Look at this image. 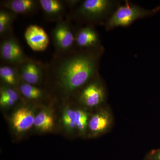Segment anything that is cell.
<instances>
[{
    "mask_svg": "<svg viewBox=\"0 0 160 160\" xmlns=\"http://www.w3.org/2000/svg\"><path fill=\"white\" fill-rule=\"evenodd\" d=\"M98 48L75 47L64 52H55L46 65L45 76L64 97L73 94L87 84L97 73Z\"/></svg>",
    "mask_w": 160,
    "mask_h": 160,
    "instance_id": "obj_1",
    "label": "cell"
},
{
    "mask_svg": "<svg viewBox=\"0 0 160 160\" xmlns=\"http://www.w3.org/2000/svg\"><path fill=\"white\" fill-rule=\"evenodd\" d=\"M112 6V3L108 0H85L67 14L66 19L70 22H98L108 13Z\"/></svg>",
    "mask_w": 160,
    "mask_h": 160,
    "instance_id": "obj_2",
    "label": "cell"
},
{
    "mask_svg": "<svg viewBox=\"0 0 160 160\" xmlns=\"http://www.w3.org/2000/svg\"><path fill=\"white\" fill-rule=\"evenodd\" d=\"M159 10V7L146 9L126 2L118 7L107 21L106 29L109 30L116 27L129 26L136 20L151 16Z\"/></svg>",
    "mask_w": 160,
    "mask_h": 160,
    "instance_id": "obj_3",
    "label": "cell"
},
{
    "mask_svg": "<svg viewBox=\"0 0 160 160\" xmlns=\"http://www.w3.org/2000/svg\"><path fill=\"white\" fill-rule=\"evenodd\" d=\"M55 52L69 51L75 47V31L70 21L63 19L57 22L51 32Z\"/></svg>",
    "mask_w": 160,
    "mask_h": 160,
    "instance_id": "obj_4",
    "label": "cell"
},
{
    "mask_svg": "<svg viewBox=\"0 0 160 160\" xmlns=\"http://www.w3.org/2000/svg\"><path fill=\"white\" fill-rule=\"evenodd\" d=\"M0 57L6 65L17 66L28 59L19 42L13 34L2 38L0 43Z\"/></svg>",
    "mask_w": 160,
    "mask_h": 160,
    "instance_id": "obj_5",
    "label": "cell"
},
{
    "mask_svg": "<svg viewBox=\"0 0 160 160\" xmlns=\"http://www.w3.org/2000/svg\"><path fill=\"white\" fill-rule=\"evenodd\" d=\"M20 78L31 85L40 84L45 76L46 65L32 59H28L17 66Z\"/></svg>",
    "mask_w": 160,
    "mask_h": 160,
    "instance_id": "obj_6",
    "label": "cell"
},
{
    "mask_svg": "<svg viewBox=\"0 0 160 160\" xmlns=\"http://www.w3.org/2000/svg\"><path fill=\"white\" fill-rule=\"evenodd\" d=\"M105 98V92L102 83L95 79L86 84L79 96L80 102L88 107H94L101 105Z\"/></svg>",
    "mask_w": 160,
    "mask_h": 160,
    "instance_id": "obj_7",
    "label": "cell"
},
{
    "mask_svg": "<svg viewBox=\"0 0 160 160\" xmlns=\"http://www.w3.org/2000/svg\"><path fill=\"white\" fill-rule=\"evenodd\" d=\"M26 42L33 51H43L49 46V39L46 31L36 25L28 26L24 33Z\"/></svg>",
    "mask_w": 160,
    "mask_h": 160,
    "instance_id": "obj_8",
    "label": "cell"
},
{
    "mask_svg": "<svg viewBox=\"0 0 160 160\" xmlns=\"http://www.w3.org/2000/svg\"><path fill=\"white\" fill-rule=\"evenodd\" d=\"M1 5L3 9L17 15H30L41 9L39 0H7L2 1Z\"/></svg>",
    "mask_w": 160,
    "mask_h": 160,
    "instance_id": "obj_9",
    "label": "cell"
},
{
    "mask_svg": "<svg viewBox=\"0 0 160 160\" xmlns=\"http://www.w3.org/2000/svg\"><path fill=\"white\" fill-rule=\"evenodd\" d=\"M75 46L81 49L98 48L100 38L98 32L91 26H87L75 31Z\"/></svg>",
    "mask_w": 160,
    "mask_h": 160,
    "instance_id": "obj_10",
    "label": "cell"
},
{
    "mask_svg": "<svg viewBox=\"0 0 160 160\" xmlns=\"http://www.w3.org/2000/svg\"><path fill=\"white\" fill-rule=\"evenodd\" d=\"M39 2L40 8L49 21L57 22L63 19L66 15L67 5L65 1L39 0Z\"/></svg>",
    "mask_w": 160,
    "mask_h": 160,
    "instance_id": "obj_11",
    "label": "cell"
},
{
    "mask_svg": "<svg viewBox=\"0 0 160 160\" xmlns=\"http://www.w3.org/2000/svg\"><path fill=\"white\" fill-rule=\"evenodd\" d=\"M35 118L31 108L23 106L13 113L11 119V123L16 131L18 132H24L34 125Z\"/></svg>",
    "mask_w": 160,
    "mask_h": 160,
    "instance_id": "obj_12",
    "label": "cell"
},
{
    "mask_svg": "<svg viewBox=\"0 0 160 160\" xmlns=\"http://www.w3.org/2000/svg\"><path fill=\"white\" fill-rule=\"evenodd\" d=\"M112 121L110 112L107 110H102L93 115L89 120L88 128L93 135H98L108 130L111 126Z\"/></svg>",
    "mask_w": 160,
    "mask_h": 160,
    "instance_id": "obj_13",
    "label": "cell"
},
{
    "mask_svg": "<svg viewBox=\"0 0 160 160\" xmlns=\"http://www.w3.org/2000/svg\"><path fill=\"white\" fill-rule=\"evenodd\" d=\"M0 78L3 84L14 89L16 87H18L21 78L17 66L6 64L1 65Z\"/></svg>",
    "mask_w": 160,
    "mask_h": 160,
    "instance_id": "obj_14",
    "label": "cell"
},
{
    "mask_svg": "<svg viewBox=\"0 0 160 160\" xmlns=\"http://www.w3.org/2000/svg\"><path fill=\"white\" fill-rule=\"evenodd\" d=\"M17 14L5 9L0 10V37L1 38L12 33V24Z\"/></svg>",
    "mask_w": 160,
    "mask_h": 160,
    "instance_id": "obj_15",
    "label": "cell"
},
{
    "mask_svg": "<svg viewBox=\"0 0 160 160\" xmlns=\"http://www.w3.org/2000/svg\"><path fill=\"white\" fill-rule=\"evenodd\" d=\"M18 89L22 95L28 100L34 101L39 100L44 96V92L42 89L34 85L25 82L21 79Z\"/></svg>",
    "mask_w": 160,
    "mask_h": 160,
    "instance_id": "obj_16",
    "label": "cell"
},
{
    "mask_svg": "<svg viewBox=\"0 0 160 160\" xmlns=\"http://www.w3.org/2000/svg\"><path fill=\"white\" fill-rule=\"evenodd\" d=\"M54 124L53 117L48 111H41L35 118L34 126L41 131H51Z\"/></svg>",
    "mask_w": 160,
    "mask_h": 160,
    "instance_id": "obj_17",
    "label": "cell"
},
{
    "mask_svg": "<svg viewBox=\"0 0 160 160\" xmlns=\"http://www.w3.org/2000/svg\"><path fill=\"white\" fill-rule=\"evenodd\" d=\"M88 114L86 112L82 109L76 110V129L81 134H85L89 123Z\"/></svg>",
    "mask_w": 160,
    "mask_h": 160,
    "instance_id": "obj_18",
    "label": "cell"
},
{
    "mask_svg": "<svg viewBox=\"0 0 160 160\" xmlns=\"http://www.w3.org/2000/svg\"><path fill=\"white\" fill-rule=\"evenodd\" d=\"M62 120L64 125L67 129L72 131L76 128V110L66 109L63 112Z\"/></svg>",
    "mask_w": 160,
    "mask_h": 160,
    "instance_id": "obj_19",
    "label": "cell"
},
{
    "mask_svg": "<svg viewBox=\"0 0 160 160\" xmlns=\"http://www.w3.org/2000/svg\"><path fill=\"white\" fill-rule=\"evenodd\" d=\"M18 100L9 97H0V105L2 107H12L17 102Z\"/></svg>",
    "mask_w": 160,
    "mask_h": 160,
    "instance_id": "obj_20",
    "label": "cell"
},
{
    "mask_svg": "<svg viewBox=\"0 0 160 160\" xmlns=\"http://www.w3.org/2000/svg\"><path fill=\"white\" fill-rule=\"evenodd\" d=\"M146 158L151 160H160V149L152 150Z\"/></svg>",
    "mask_w": 160,
    "mask_h": 160,
    "instance_id": "obj_21",
    "label": "cell"
},
{
    "mask_svg": "<svg viewBox=\"0 0 160 160\" xmlns=\"http://www.w3.org/2000/svg\"><path fill=\"white\" fill-rule=\"evenodd\" d=\"M67 6H69V7H74L79 2V1H77V0H71V1H65Z\"/></svg>",
    "mask_w": 160,
    "mask_h": 160,
    "instance_id": "obj_22",
    "label": "cell"
},
{
    "mask_svg": "<svg viewBox=\"0 0 160 160\" xmlns=\"http://www.w3.org/2000/svg\"><path fill=\"white\" fill-rule=\"evenodd\" d=\"M144 160H151L149 159L148 158H146Z\"/></svg>",
    "mask_w": 160,
    "mask_h": 160,
    "instance_id": "obj_23",
    "label": "cell"
}]
</instances>
